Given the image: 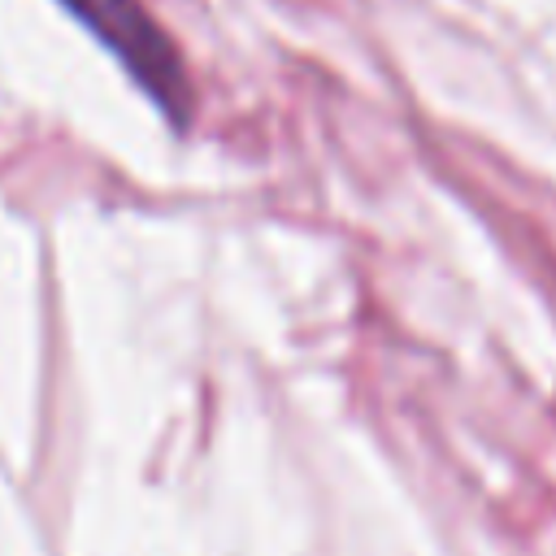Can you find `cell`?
I'll return each mask as SVG.
<instances>
[{"label":"cell","mask_w":556,"mask_h":556,"mask_svg":"<svg viewBox=\"0 0 556 556\" xmlns=\"http://www.w3.org/2000/svg\"><path fill=\"white\" fill-rule=\"evenodd\" d=\"M126 61L130 70L174 109V96H178V65L165 48V39L148 26L143 9L135 0H70Z\"/></svg>","instance_id":"obj_1"}]
</instances>
